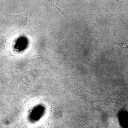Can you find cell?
Here are the masks:
<instances>
[{
	"label": "cell",
	"instance_id": "obj_1",
	"mask_svg": "<svg viewBox=\"0 0 128 128\" xmlns=\"http://www.w3.org/2000/svg\"><path fill=\"white\" fill-rule=\"evenodd\" d=\"M8 17L19 24L26 25L31 23L29 19L30 14L29 10H27L20 14L13 15L5 12Z\"/></svg>",
	"mask_w": 128,
	"mask_h": 128
},
{
	"label": "cell",
	"instance_id": "obj_2",
	"mask_svg": "<svg viewBox=\"0 0 128 128\" xmlns=\"http://www.w3.org/2000/svg\"><path fill=\"white\" fill-rule=\"evenodd\" d=\"M77 94L85 95L87 96L93 94L92 92L89 91L84 88L80 84L76 91Z\"/></svg>",
	"mask_w": 128,
	"mask_h": 128
},
{
	"label": "cell",
	"instance_id": "obj_3",
	"mask_svg": "<svg viewBox=\"0 0 128 128\" xmlns=\"http://www.w3.org/2000/svg\"><path fill=\"white\" fill-rule=\"evenodd\" d=\"M50 128H57V127L53 123L50 124Z\"/></svg>",
	"mask_w": 128,
	"mask_h": 128
},
{
	"label": "cell",
	"instance_id": "obj_4",
	"mask_svg": "<svg viewBox=\"0 0 128 128\" xmlns=\"http://www.w3.org/2000/svg\"><path fill=\"white\" fill-rule=\"evenodd\" d=\"M2 31L0 29V33H1Z\"/></svg>",
	"mask_w": 128,
	"mask_h": 128
},
{
	"label": "cell",
	"instance_id": "obj_5",
	"mask_svg": "<svg viewBox=\"0 0 128 128\" xmlns=\"http://www.w3.org/2000/svg\"><path fill=\"white\" fill-rule=\"evenodd\" d=\"M42 126H43V128H44V127L42 125Z\"/></svg>",
	"mask_w": 128,
	"mask_h": 128
}]
</instances>
